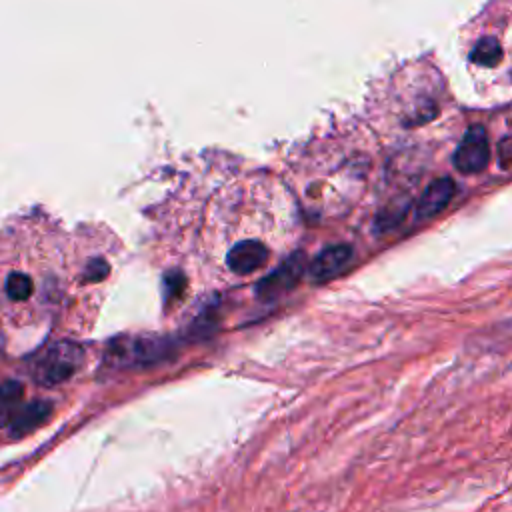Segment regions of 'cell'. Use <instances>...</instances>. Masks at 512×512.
Returning <instances> with one entry per match:
<instances>
[{
  "label": "cell",
  "mask_w": 512,
  "mask_h": 512,
  "mask_svg": "<svg viewBox=\"0 0 512 512\" xmlns=\"http://www.w3.org/2000/svg\"><path fill=\"white\" fill-rule=\"evenodd\" d=\"M82 348L72 342H54L32 360V378L42 386H56L68 380L80 366Z\"/></svg>",
  "instance_id": "cell-1"
},
{
  "label": "cell",
  "mask_w": 512,
  "mask_h": 512,
  "mask_svg": "<svg viewBox=\"0 0 512 512\" xmlns=\"http://www.w3.org/2000/svg\"><path fill=\"white\" fill-rule=\"evenodd\" d=\"M488 160L490 144L486 128L482 124H474L466 130L454 152V166L462 174H478L488 166Z\"/></svg>",
  "instance_id": "cell-2"
},
{
  "label": "cell",
  "mask_w": 512,
  "mask_h": 512,
  "mask_svg": "<svg viewBox=\"0 0 512 512\" xmlns=\"http://www.w3.org/2000/svg\"><path fill=\"white\" fill-rule=\"evenodd\" d=\"M166 342L158 338H118L108 346V358L122 364H150L162 358Z\"/></svg>",
  "instance_id": "cell-3"
},
{
  "label": "cell",
  "mask_w": 512,
  "mask_h": 512,
  "mask_svg": "<svg viewBox=\"0 0 512 512\" xmlns=\"http://www.w3.org/2000/svg\"><path fill=\"white\" fill-rule=\"evenodd\" d=\"M302 272H304V256L296 252L256 284V294L264 300L276 298L286 290H290L300 280Z\"/></svg>",
  "instance_id": "cell-4"
},
{
  "label": "cell",
  "mask_w": 512,
  "mask_h": 512,
  "mask_svg": "<svg viewBox=\"0 0 512 512\" xmlns=\"http://www.w3.org/2000/svg\"><path fill=\"white\" fill-rule=\"evenodd\" d=\"M52 412V404L46 400H34V402H26V404H18L12 410L4 412V426L6 432L12 438H20L28 432H32L34 428H38L42 422H46V418Z\"/></svg>",
  "instance_id": "cell-5"
},
{
  "label": "cell",
  "mask_w": 512,
  "mask_h": 512,
  "mask_svg": "<svg viewBox=\"0 0 512 512\" xmlns=\"http://www.w3.org/2000/svg\"><path fill=\"white\" fill-rule=\"evenodd\" d=\"M454 192H456V184L452 178L444 176L430 182L416 204V218L426 220L440 214L450 204Z\"/></svg>",
  "instance_id": "cell-6"
},
{
  "label": "cell",
  "mask_w": 512,
  "mask_h": 512,
  "mask_svg": "<svg viewBox=\"0 0 512 512\" xmlns=\"http://www.w3.org/2000/svg\"><path fill=\"white\" fill-rule=\"evenodd\" d=\"M350 260H352V248L350 246H346V244L326 246L310 262V276L316 282H324V280L336 276L340 270H344Z\"/></svg>",
  "instance_id": "cell-7"
},
{
  "label": "cell",
  "mask_w": 512,
  "mask_h": 512,
  "mask_svg": "<svg viewBox=\"0 0 512 512\" xmlns=\"http://www.w3.org/2000/svg\"><path fill=\"white\" fill-rule=\"evenodd\" d=\"M268 260V248L258 240H244L232 246L226 256L228 268L236 274L256 272Z\"/></svg>",
  "instance_id": "cell-8"
},
{
  "label": "cell",
  "mask_w": 512,
  "mask_h": 512,
  "mask_svg": "<svg viewBox=\"0 0 512 512\" xmlns=\"http://www.w3.org/2000/svg\"><path fill=\"white\" fill-rule=\"evenodd\" d=\"M470 60L478 66H496L502 60V46L494 36H484L480 38L472 52H470Z\"/></svg>",
  "instance_id": "cell-9"
},
{
  "label": "cell",
  "mask_w": 512,
  "mask_h": 512,
  "mask_svg": "<svg viewBox=\"0 0 512 512\" xmlns=\"http://www.w3.org/2000/svg\"><path fill=\"white\" fill-rule=\"evenodd\" d=\"M32 294V278L24 272H10L6 278V296L14 302L28 300Z\"/></svg>",
  "instance_id": "cell-10"
},
{
  "label": "cell",
  "mask_w": 512,
  "mask_h": 512,
  "mask_svg": "<svg viewBox=\"0 0 512 512\" xmlns=\"http://www.w3.org/2000/svg\"><path fill=\"white\" fill-rule=\"evenodd\" d=\"M22 398V384L16 380H6L2 384V404H4V412L12 410L14 406H18V400Z\"/></svg>",
  "instance_id": "cell-11"
},
{
  "label": "cell",
  "mask_w": 512,
  "mask_h": 512,
  "mask_svg": "<svg viewBox=\"0 0 512 512\" xmlns=\"http://www.w3.org/2000/svg\"><path fill=\"white\" fill-rule=\"evenodd\" d=\"M84 278L90 280V282H100L102 278H106L108 274V262L102 260V258H92L84 270Z\"/></svg>",
  "instance_id": "cell-12"
},
{
  "label": "cell",
  "mask_w": 512,
  "mask_h": 512,
  "mask_svg": "<svg viewBox=\"0 0 512 512\" xmlns=\"http://www.w3.org/2000/svg\"><path fill=\"white\" fill-rule=\"evenodd\" d=\"M164 282H166L168 292L174 294V296H180V292H182V288H184V284H186L184 276H182L178 270H172V272L166 276Z\"/></svg>",
  "instance_id": "cell-13"
},
{
  "label": "cell",
  "mask_w": 512,
  "mask_h": 512,
  "mask_svg": "<svg viewBox=\"0 0 512 512\" xmlns=\"http://www.w3.org/2000/svg\"><path fill=\"white\" fill-rule=\"evenodd\" d=\"M498 156L502 166H512V134L502 138L498 144Z\"/></svg>",
  "instance_id": "cell-14"
}]
</instances>
